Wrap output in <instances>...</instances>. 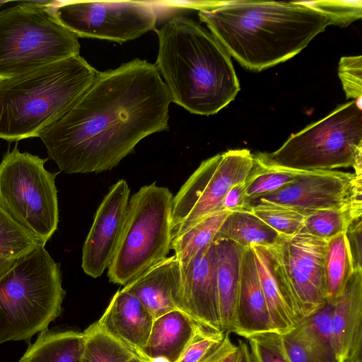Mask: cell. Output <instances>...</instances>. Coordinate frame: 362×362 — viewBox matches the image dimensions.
Wrapping results in <instances>:
<instances>
[{"mask_svg":"<svg viewBox=\"0 0 362 362\" xmlns=\"http://www.w3.org/2000/svg\"><path fill=\"white\" fill-rule=\"evenodd\" d=\"M170 103L155 64L136 58L98 71L76 104L39 137L61 171L110 170L143 139L168 129Z\"/></svg>","mask_w":362,"mask_h":362,"instance_id":"1","label":"cell"},{"mask_svg":"<svg viewBox=\"0 0 362 362\" xmlns=\"http://www.w3.org/2000/svg\"><path fill=\"white\" fill-rule=\"evenodd\" d=\"M198 16L230 56L255 71L296 56L332 24L306 1H223Z\"/></svg>","mask_w":362,"mask_h":362,"instance_id":"2","label":"cell"},{"mask_svg":"<svg viewBox=\"0 0 362 362\" xmlns=\"http://www.w3.org/2000/svg\"><path fill=\"white\" fill-rule=\"evenodd\" d=\"M155 66L172 102L192 114L211 115L232 102L240 83L230 55L207 30L181 15L158 29Z\"/></svg>","mask_w":362,"mask_h":362,"instance_id":"3","label":"cell"},{"mask_svg":"<svg viewBox=\"0 0 362 362\" xmlns=\"http://www.w3.org/2000/svg\"><path fill=\"white\" fill-rule=\"evenodd\" d=\"M97 72L78 55L0 80V138L39 137L76 104Z\"/></svg>","mask_w":362,"mask_h":362,"instance_id":"4","label":"cell"},{"mask_svg":"<svg viewBox=\"0 0 362 362\" xmlns=\"http://www.w3.org/2000/svg\"><path fill=\"white\" fill-rule=\"evenodd\" d=\"M40 245L0 278V344L47 331L65 296L60 267Z\"/></svg>","mask_w":362,"mask_h":362,"instance_id":"5","label":"cell"},{"mask_svg":"<svg viewBox=\"0 0 362 362\" xmlns=\"http://www.w3.org/2000/svg\"><path fill=\"white\" fill-rule=\"evenodd\" d=\"M50 8L23 1L0 11V80L80 55L78 37Z\"/></svg>","mask_w":362,"mask_h":362,"instance_id":"6","label":"cell"},{"mask_svg":"<svg viewBox=\"0 0 362 362\" xmlns=\"http://www.w3.org/2000/svg\"><path fill=\"white\" fill-rule=\"evenodd\" d=\"M173 196L152 183L129 199L123 232L107 268L110 281L125 286L167 257L173 240Z\"/></svg>","mask_w":362,"mask_h":362,"instance_id":"7","label":"cell"},{"mask_svg":"<svg viewBox=\"0 0 362 362\" xmlns=\"http://www.w3.org/2000/svg\"><path fill=\"white\" fill-rule=\"evenodd\" d=\"M361 148L360 98L338 106L323 119L292 134L276 151L263 153L269 162L291 170H334L351 166Z\"/></svg>","mask_w":362,"mask_h":362,"instance_id":"8","label":"cell"},{"mask_svg":"<svg viewBox=\"0 0 362 362\" xmlns=\"http://www.w3.org/2000/svg\"><path fill=\"white\" fill-rule=\"evenodd\" d=\"M47 160L16 146L0 163L1 207L45 244L59 222L57 174L45 169Z\"/></svg>","mask_w":362,"mask_h":362,"instance_id":"9","label":"cell"},{"mask_svg":"<svg viewBox=\"0 0 362 362\" xmlns=\"http://www.w3.org/2000/svg\"><path fill=\"white\" fill-rule=\"evenodd\" d=\"M253 163L254 154L245 148L228 150L202 161L173 196V236L223 210L225 196L233 186L245 181Z\"/></svg>","mask_w":362,"mask_h":362,"instance_id":"10","label":"cell"},{"mask_svg":"<svg viewBox=\"0 0 362 362\" xmlns=\"http://www.w3.org/2000/svg\"><path fill=\"white\" fill-rule=\"evenodd\" d=\"M327 240L303 231L280 235L264 247L273 271L291 298L300 320L316 313L327 301L325 255Z\"/></svg>","mask_w":362,"mask_h":362,"instance_id":"11","label":"cell"},{"mask_svg":"<svg viewBox=\"0 0 362 362\" xmlns=\"http://www.w3.org/2000/svg\"><path fill=\"white\" fill-rule=\"evenodd\" d=\"M57 21L78 37L118 43L156 29L158 13L150 2L58 1L50 8Z\"/></svg>","mask_w":362,"mask_h":362,"instance_id":"12","label":"cell"},{"mask_svg":"<svg viewBox=\"0 0 362 362\" xmlns=\"http://www.w3.org/2000/svg\"><path fill=\"white\" fill-rule=\"evenodd\" d=\"M354 173L334 170L303 171L294 181L247 202V209L259 204L281 206L306 216L324 209L347 204Z\"/></svg>","mask_w":362,"mask_h":362,"instance_id":"13","label":"cell"},{"mask_svg":"<svg viewBox=\"0 0 362 362\" xmlns=\"http://www.w3.org/2000/svg\"><path fill=\"white\" fill-rule=\"evenodd\" d=\"M129 192L127 181L118 180L96 211L82 250L81 267L93 278L100 276L113 259L126 221Z\"/></svg>","mask_w":362,"mask_h":362,"instance_id":"14","label":"cell"},{"mask_svg":"<svg viewBox=\"0 0 362 362\" xmlns=\"http://www.w3.org/2000/svg\"><path fill=\"white\" fill-rule=\"evenodd\" d=\"M181 310L200 324L222 330L215 242L200 250L187 264L181 266Z\"/></svg>","mask_w":362,"mask_h":362,"instance_id":"15","label":"cell"},{"mask_svg":"<svg viewBox=\"0 0 362 362\" xmlns=\"http://www.w3.org/2000/svg\"><path fill=\"white\" fill-rule=\"evenodd\" d=\"M332 301V337L335 362L361 360L362 268H356L342 292Z\"/></svg>","mask_w":362,"mask_h":362,"instance_id":"16","label":"cell"},{"mask_svg":"<svg viewBox=\"0 0 362 362\" xmlns=\"http://www.w3.org/2000/svg\"><path fill=\"white\" fill-rule=\"evenodd\" d=\"M153 320V316L140 300L122 288L115 293L95 322L135 355L144 358L143 351Z\"/></svg>","mask_w":362,"mask_h":362,"instance_id":"17","label":"cell"},{"mask_svg":"<svg viewBox=\"0 0 362 362\" xmlns=\"http://www.w3.org/2000/svg\"><path fill=\"white\" fill-rule=\"evenodd\" d=\"M182 269L175 257H167L151 267L123 289L134 294L154 319L173 310H180Z\"/></svg>","mask_w":362,"mask_h":362,"instance_id":"18","label":"cell"},{"mask_svg":"<svg viewBox=\"0 0 362 362\" xmlns=\"http://www.w3.org/2000/svg\"><path fill=\"white\" fill-rule=\"evenodd\" d=\"M233 332L245 339L257 334L274 332L251 247L245 249L242 257Z\"/></svg>","mask_w":362,"mask_h":362,"instance_id":"19","label":"cell"},{"mask_svg":"<svg viewBox=\"0 0 362 362\" xmlns=\"http://www.w3.org/2000/svg\"><path fill=\"white\" fill-rule=\"evenodd\" d=\"M198 323L178 309L155 318L143 351L145 360L177 362Z\"/></svg>","mask_w":362,"mask_h":362,"instance_id":"20","label":"cell"},{"mask_svg":"<svg viewBox=\"0 0 362 362\" xmlns=\"http://www.w3.org/2000/svg\"><path fill=\"white\" fill-rule=\"evenodd\" d=\"M214 242L221 328L225 332H232L235 321L241 261L245 248L227 240Z\"/></svg>","mask_w":362,"mask_h":362,"instance_id":"21","label":"cell"},{"mask_svg":"<svg viewBox=\"0 0 362 362\" xmlns=\"http://www.w3.org/2000/svg\"><path fill=\"white\" fill-rule=\"evenodd\" d=\"M250 247L254 253L274 332L280 335L288 333L301 321L298 311L273 271L267 250L258 245Z\"/></svg>","mask_w":362,"mask_h":362,"instance_id":"22","label":"cell"},{"mask_svg":"<svg viewBox=\"0 0 362 362\" xmlns=\"http://www.w3.org/2000/svg\"><path fill=\"white\" fill-rule=\"evenodd\" d=\"M83 333L73 331L40 333L19 362H80Z\"/></svg>","mask_w":362,"mask_h":362,"instance_id":"23","label":"cell"},{"mask_svg":"<svg viewBox=\"0 0 362 362\" xmlns=\"http://www.w3.org/2000/svg\"><path fill=\"white\" fill-rule=\"evenodd\" d=\"M280 235L250 211L230 212L223 222L215 240L232 241L244 247L252 245L268 247Z\"/></svg>","mask_w":362,"mask_h":362,"instance_id":"24","label":"cell"},{"mask_svg":"<svg viewBox=\"0 0 362 362\" xmlns=\"http://www.w3.org/2000/svg\"><path fill=\"white\" fill-rule=\"evenodd\" d=\"M42 244L45 245L16 222L0 206V278Z\"/></svg>","mask_w":362,"mask_h":362,"instance_id":"25","label":"cell"},{"mask_svg":"<svg viewBox=\"0 0 362 362\" xmlns=\"http://www.w3.org/2000/svg\"><path fill=\"white\" fill-rule=\"evenodd\" d=\"M355 270L346 233L327 240L325 255V274L327 301L334 300L344 290Z\"/></svg>","mask_w":362,"mask_h":362,"instance_id":"26","label":"cell"},{"mask_svg":"<svg viewBox=\"0 0 362 362\" xmlns=\"http://www.w3.org/2000/svg\"><path fill=\"white\" fill-rule=\"evenodd\" d=\"M230 213L222 210L212 214L173 237L170 250H174L182 267L187 264L200 250L214 242L220 227Z\"/></svg>","mask_w":362,"mask_h":362,"instance_id":"27","label":"cell"},{"mask_svg":"<svg viewBox=\"0 0 362 362\" xmlns=\"http://www.w3.org/2000/svg\"><path fill=\"white\" fill-rule=\"evenodd\" d=\"M303 172L275 165L269 162L263 153L254 154L253 166L245 181L247 204L251 199L292 182Z\"/></svg>","mask_w":362,"mask_h":362,"instance_id":"28","label":"cell"},{"mask_svg":"<svg viewBox=\"0 0 362 362\" xmlns=\"http://www.w3.org/2000/svg\"><path fill=\"white\" fill-rule=\"evenodd\" d=\"M83 333L82 362H128L134 354L96 322Z\"/></svg>","mask_w":362,"mask_h":362,"instance_id":"29","label":"cell"},{"mask_svg":"<svg viewBox=\"0 0 362 362\" xmlns=\"http://www.w3.org/2000/svg\"><path fill=\"white\" fill-rule=\"evenodd\" d=\"M332 301H327L322 308L302 320L296 327L325 362H335L332 337Z\"/></svg>","mask_w":362,"mask_h":362,"instance_id":"30","label":"cell"},{"mask_svg":"<svg viewBox=\"0 0 362 362\" xmlns=\"http://www.w3.org/2000/svg\"><path fill=\"white\" fill-rule=\"evenodd\" d=\"M356 220L347 204L339 208L320 209L306 216L300 231L328 240L346 233L349 226Z\"/></svg>","mask_w":362,"mask_h":362,"instance_id":"31","label":"cell"},{"mask_svg":"<svg viewBox=\"0 0 362 362\" xmlns=\"http://www.w3.org/2000/svg\"><path fill=\"white\" fill-rule=\"evenodd\" d=\"M263 221L281 235H293L303 228L306 216L281 206L259 204L247 211Z\"/></svg>","mask_w":362,"mask_h":362,"instance_id":"32","label":"cell"},{"mask_svg":"<svg viewBox=\"0 0 362 362\" xmlns=\"http://www.w3.org/2000/svg\"><path fill=\"white\" fill-rule=\"evenodd\" d=\"M226 332L198 323L177 362H200L223 341Z\"/></svg>","mask_w":362,"mask_h":362,"instance_id":"33","label":"cell"},{"mask_svg":"<svg viewBox=\"0 0 362 362\" xmlns=\"http://www.w3.org/2000/svg\"><path fill=\"white\" fill-rule=\"evenodd\" d=\"M246 339L253 362H290L281 345L279 334L269 332Z\"/></svg>","mask_w":362,"mask_h":362,"instance_id":"34","label":"cell"},{"mask_svg":"<svg viewBox=\"0 0 362 362\" xmlns=\"http://www.w3.org/2000/svg\"><path fill=\"white\" fill-rule=\"evenodd\" d=\"M310 6L327 16L332 24L344 27L362 16L361 1H311Z\"/></svg>","mask_w":362,"mask_h":362,"instance_id":"35","label":"cell"},{"mask_svg":"<svg viewBox=\"0 0 362 362\" xmlns=\"http://www.w3.org/2000/svg\"><path fill=\"white\" fill-rule=\"evenodd\" d=\"M279 338L290 362H325L317 349L297 329L279 334Z\"/></svg>","mask_w":362,"mask_h":362,"instance_id":"36","label":"cell"},{"mask_svg":"<svg viewBox=\"0 0 362 362\" xmlns=\"http://www.w3.org/2000/svg\"><path fill=\"white\" fill-rule=\"evenodd\" d=\"M338 73L346 98H361L362 57H342L339 62Z\"/></svg>","mask_w":362,"mask_h":362,"instance_id":"37","label":"cell"},{"mask_svg":"<svg viewBox=\"0 0 362 362\" xmlns=\"http://www.w3.org/2000/svg\"><path fill=\"white\" fill-rule=\"evenodd\" d=\"M229 333L226 332L221 344L200 362H238L240 353V346L232 341Z\"/></svg>","mask_w":362,"mask_h":362,"instance_id":"38","label":"cell"},{"mask_svg":"<svg viewBox=\"0 0 362 362\" xmlns=\"http://www.w3.org/2000/svg\"><path fill=\"white\" fill-rule=\"evenodd\" d=\"M247 209L245 182L233 186L224 197L223 209L230 212L246 211Z\"/></svg>","mask_w":362,"mask_h":362,"instance_id":"39","label":"cell"},{"mask_svg":"<svg viewBox=\"0 0 362 362\" xmlns=\"http://www.w3.org/2000/svg\"><path fill=\"white\" fill-rule=\"evenodd\" d=\"M361 226L362 218H359L354 221L346 232L354 259L355 269L362 268Z\"/></svg>","mask_w":362,"mask_h":362,"instance_id":"40","label":"cell"},{"mask_svg":"<svg viewBox=\"0 0 362 362\" xmlns=\"http://www.w3.org/2000/svg\"><path fill=\"white\" fill-rule=\"evenodd\" d=\"M238 345L240 346V353L238 362H253L247 344L240 339Z\"/></svg>","mask_w":362,"mask_h":362,"instance_id":"41","label":"cell"},{"mask_svg":"<svg viewBox=\"0 0 362 362\" xmlns=\"http://www.w3.org/2000/svg\"><path fill=\"white\" fill-rule=\"evenodd\" d=\"M128 362H149L146 360H145L144 358L137 356V355H133L130 358L129 360L128 361Z\"/></svg>","mask_w":362,"mask_h":362,"instance_id":"42","label":"cell"},{"mask_svg":"<svg viewBox=\"0 0 362 362\" xmlns=\"http://www.w3.org/2000/svg\"><path fill=\"white\" fill-rule=\"evenodd\" d=\"M8 2H9V1H0V7Z\"/></svg>","mask_w":362,"mask_h":362,"instance_id":"43","label":"cell"},{"mask_svg":"<svg viewBox=\"0 0 362 362\" xmlns=\"http://www.w3.org/2000/svg\"><path fill=\"white\" fill-rule=\"evenodd\" d=\"M80 362H82V361H80Z\"/></svg>","mask_w":362,"mask_h":362,"instance_id":"44","label":"cell"}]
</instances>
